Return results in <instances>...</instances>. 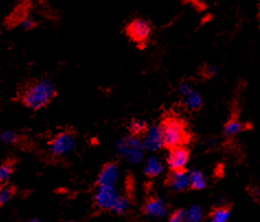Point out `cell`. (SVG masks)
I'll list each match as a JSON object with an SVG mask.
<instances>
[{
	"label": "cell",
	"instance_id": "cell-24",
	"mask_svg": "<svg viewBox=\"0 0 260 222\" xmlns=\"http://www.w3.org/2000/svg\"><path fill=\"white\" fill-rule=\"evenodd\" d=\"M21 25L25 30H31L34 26H36V21H34L31 17H24L21 20Z\"/></svg>",
	"mask_w": 260,
	"mask_h": 222
},
{
	"label": "cell",
	"instance_id": "cell-4",
	"mask_svg": "<svg viewBox=\"0 0 260 222\" xmlns=\"http://www.w3.org/2000/svg\"><path fill=\"white\" fill-rule=\"evenodd\" d=\"M144 145L139 137L135 136H126L123 137L118 143V151L120 155L125 159V161L136 164L139 163L143 155H144Z\"/></svg>",
	"mask_w": 260,
	"mask_h": 222
},
{
	"label": "cell",
	"instance_id": "cell-15",
	"mask_svg": "<svg viewBox=\"0 0 260 222\" xmlns=\"http://www.w3.org/2000/svg\"><path fill=\"white\" fill-rule=\"evenodd\" d=\"M231 217L230 207H217L211 212L210 220L211 222H228Z\"/></svg>",
	"mask_w": 260,
	"mask_h": 222
},
{
	"label": "cell",
	"instance_id": "cell-5",
	"mask_svg": "<svg viewBox=\"0 0 260 222\" xmlns=\"http://www.w3.org/2000/svg\"><path fill=\"white\" fill-rule=\"evenodd\" d=\"M77 138L72 131H63L57 133L49 142L51 153L54 156H64L72 153L76 148Z\"/></svg>",
	"mask_w": 260,
	"mask_h": 222
},
{
	"label": "cell",
	"instance_id": "cell-18",
	"mask_svg": "<svg viewBox=\"0 0 260 222\" xmlns=\"http://www.w3.org/2000/svg\"><path fill=\"white\" fill-rule=\"evenodd\" d=\"M13 170H15V164L11 161H7L0 165V184L8 182L12 175Z\"/></svg>",
	"mask_w": 260,
	"mask_h": 222
},
{
	"label": "cell",
	"instance_id": "cell-9",
	"mask_svg": "<svg viewBox=\"0 0 260 222\" xmlns=\"http://www.w3.org/2000/svg\"><path fill=\"white\" fill-rule=\"evenodd\" d=\"M142 137V143L146 150L157 151L162 147V136L159 126L148 127L147 131Z\"/></svg>",
	"mask_w": 260,
	"mask_h": 222
},
{
	"label": "cell",
	"instance_id": "cell-21",
	"mask_svg": "<svg viewBox=\"0 0 260 222\" xmlns=\"http://www.w3.org/2000/svg\"><path fill=\"white\" fill-rule=\"evenodd\" d=\"M0 138L2 141L6 144H11V145H16L20 142V135L16 132V131L12 130H6L4 132L0 134Z\"/></svg>",
	"mask_w": 260,
	"mask_h": 222
},
{
	"label": "cell",
	"instance_id": "cell-7",
	"mask_svg": "<svg viewBox=\"0 0 260 222\" xmlns=\"http://www.w3.org/2000/svg\"><path fill=\"white\" fill-rule=\"evenodd\" d=\"M190 151L187 147H178L169 150L167 164L172 172H179L186 170V165L189 162Z\"/></svg>",
	"mask_w": 260,
	"mask_h": 222
},
{
	"label": "cell",
	"instance_id": "cell-11",
	"mask_svg": "<svg viewBox=\"0 0 260 222\" xmlns=\"http://www.w3.org/2000/svg\"><path fill=\"white\" fill-rule=\"evenodd\" d=\"M167 186L170 189L176 192L187 190L190 187L189 183V173L187 170L179 172H172L167 179Z\"/></svg>",
	"mask_w": 260,
	"mask_h": 222
},
{
	"label": "cell",
	"instance_id": "cell-20",
	"mask_svg": "<svg viewBox=\"0 0 260 222\" xmlns=\"http://www.w3.org/2000/svg\"><path fill=\"white\" fill-rule=\"evenodd\" d=\"M15 193H16V188L13 186L11 185L3 186L2 189H0V206L8 203V201L11 200L12 197L15 196Z\"/></svg>",
	"mask_w": 260,
	"mask_h": 222
},
{
	"label": "cell",
	"instance_id": "cell-26",
	"mask_svg": "<svg viewBox=\"0 0 260 222\" xmlns=\"http://www.w3.org/2000/svg\"><path fill=\"white\" fill-rule=\"evenodd\" d=\"M251 195L255 199L260 200V186L258 187H252V191H251Z\"/></svg>",
	"mask_w": 260,
	"mask_h": 222
},
{
	"label": "cell",
	"instance_id": "cell-17",
	"mask_svg": "<svg viewBox=\"0 0 260 222\" xmlns=\"http://www.w3.org/2000/svg\"><path fill=\"white\" fill-rule=\"evenodd\" d=\"M184 103H186L188 109L196 111V110H199L201 108L202 98L199 94L193 90V92H191L187 97H184Z\"/></svg>",
	"mask_w": 260,
	"mask_h": 222
},
{
	"label": "cell",
	"instance_id": "cell-2",
	"mask_svg": "<svg viewBox=\"0 0 260 222\" xmlns=\"http://www.w3.org/2000/svg\"><path fill=\"white\" fill-rule=\"evenodd\" d=\"M159 127L161 130L162 147L168 151L178 147H186L190 140V133L186 123L180 118L175 116L165 117Z\"/></svg>",
	"mask_w": 260,
	"mask_h": 222
},
{
	"label": "cell",
	"instance_id": "cell-23",
	"mask_svg": "<svg viewBox=\"0 0 260 222\" xmlns=\"http://www.w3.org/2000/svg\"><path fill=\"white\" fill-rule=\"evenodd\" d=\"M216 73V67L213 65H204L202 68V76L205 78H210Z\"/></svg>",
	"mask_w": 260,
	"mask_h": 222
},
{
	"label": "cell",
	"instance_id": "cell-19",
	"mask_svg": "<svg viewBox=\"0 0 260 222\" xmlns=\"http://www.w3.org/2000/svg\"><path fill=\"white\" fill-rule=\"evenodd\" d=\"M202 219V208L194 205L186 210V222H199Z\"/></svg>",
	"mask_w": 260,
	"mask_h": 222
},
{
	"label": "cell",
	"instance_id": "cell-13",
	"mask_svg": "<svg viewBox=\"0 0 260 222\" xmlns=\"http://www.w3.org/2000/svg\"><path fill=\"white\" fill-rule=\"evenodd\" d=\"M245 129L244 123L236 117H232L224 127L225 136H234Z\"/></svg>",
	"mask_w": 260,
	"mask_h": 222
},
{
	"label": "cell",
	"instance_id": "cell-14",
	"mask_svg": "<svg viewBox=\"0 0 260 222\" xmlns=\"http://www.w3.org/2000/svg\"><path fill=\"white\" fill-rule=\"evenodd\" d=\"M190 188L194 190H201L207 187V180L200 171H192L189 173Z\"/></svg>",
	"mask_w": 260,
	"mask_h": 222
},
{
	"label": "cell",
	"instance_id": "cell-10",
	"mask_svg": "<svg viewBox=\"0 0 260 222\" xmlns=\"http://www.w3.org/2000/svg\"><path fill=\"white\" fill-rule=\"evenodd\" d=\"M143 210L148 217L161 218L167 212V205L165 200L159 197H150L143 207Z\"/></svg>",
	"mask_w": 260,
	"mask_h": 222
},
{
	"label": "cell",
	"instance_id": "cell-6",
	"mask_svg": "<svg viewBox=\"0 0 260 222\" xmlns=\"http://www.w3.org/2000/svg\"><path fill=\"white\" fill-rule=\"evenodd\" d=\"M125 32L131 41L143 47L148 42L152 25L145 19H134L126 25Z\"/></svg>",
	"mask_w": 260,
	"mask_h": 222
},
{
	"label": "cell",
	"instance_id": "cell-1",
	"mask_svg": "<svg viewBox=\"0 0 260 222\" xmlns=\"http://www.w3.org/2000/svg\"><path fill=\"white\" fill-rule=\"evenodd\" d=\"M56 96V86L50 79H41L34 81L23 90L21 101L31 110L45 108Z\"/></svg>",
	"mask_w": 260,
	"mask_h": 222
},
{
	"label": "cell",
	"instance_id": "cell-28",
	"mask_svg": "<svg viewBox=\"0 0 260 222\" xmlns=\"http://www.w3.org/2000/svg\"><path fill=\"white\" fill-rule=\"evenodd\" d=\"M2 187H3V186H2V184H0V189H2Z\"/></svg>",
	"mask_w": 260,
	"mask_h": 222
},
{
	"label": "cell",
	"instance_id": "cell-27",
	"mask_svg": "<svg viewBox=\"0 0 260 222\" xmlns=\"http://www.w3.org/2000/svg\"><path fill=\"white\" fill-rule=\"evenodd\" d=\"M30 222H40V221L39 220H31Z\"/></svg>",
	"mask_w": 260,
	"mask_h": 222
},
{
	"label": "cell",
	"instance_id": "cell-8",
	"mask_svg": "<svg viewBox=\"0 0 260 222\" xmlns=\"http://www.w3.org/2000/svg\"><path fill=\"white\" fill-rule=\"evenodd\" d=\"M120 176V168L119 165L114 162L107 163L102 170L100 171L97 187H112L115 186Z\"/></svg>",
	"mask_w": 260,
	"mask_h": 222
},
{
	"label": "cell",
	"instance_id": "cell-3",
	"mask_svg": "<svg viewBox=\"0 0 260 222\" xmlns=\"http://www.w3.org/2000/svg\"><path fill=\"white\" fill-rule=\"evenodd\" d=\"M93 199L95 206L100 209L115 213H124L129 206L128 200L124 196L120 195L115 186L97 187Z\"/></svg>",
	"mask_w": 260,
	"mask_h": 222
},
{
	"label": "cell",
	"instance_id": "cell-22",
	"mask_svg": "<svg viewBox=\"0 0 260 222\" xmlns=\"http://www.w3.org/2000/svg\"><path fill=\"white\" fill-rule=\"evenodd\" d=\"M169 222H186V210L178 209L169 217Z\"/></svg>",
	"mask_w": 260,
	"mask_h": 222
},
{
	"label": "cell",
	"instance_id": "cell-25",
	"mask_svg": "<svg viewBox=\"0 0 260 222\" xmlns=\"http://www.w3.org/2000/svg\"><path fill=\"white\" fill-rule=\"evenodd\" d=\"M191 92H193L192 87H191L188 82H182V84L179 86V93L183 97H187Z\"/></svg>",
	"mask_w": 260,
	"mask_h": 222
},
{
	"label": "cell",
	"instance_id": "cell-29",
	"mask_svg": "<svg viewBox=\"0 0 260 222\" xmlns=\"http://www.w3.org/2000/svg\"><path fill=\"white\" fill-rule=\"evenodd\" d=\"M67 222H76V221H67Z\"/></svg>",
	"mask_w": 260,
	"mask_h": 222
},
{
	"label": "cell",
	"instance_id": "cell-12",
	"mask_svg": "<svg viewBox=\"0 0 260 222\" xmlns=\"http://www.w3.org/2000/svg\"><path fill=\"white\" fill-rule=\"evenodd\" d=\"M162 171H164V166L158 157L150 156L146 161L144 166V173L147 177L149 178L157 177L161 174Z\"/></svg>",
	"mask_w": 260,
	"mask_h": 222
},
{
	"label": "cell",
	"instance_id": "cell-16",
	"mask_svg": "<svg viewBox=\"0 0 260 222\" xmlns=\"http://www.w3.org/2000/svg\"><path fill=\"white\" fill-rule=\"evenodd\" d=\"M147 129L148 124L142 119H134L128 126V130L129 132H131V135L135 137H139L140 135L143 136V134L146 132Z\"/></svg>",
	"mask_w": 260,
	"mask_h": 222
}]
</instances>
